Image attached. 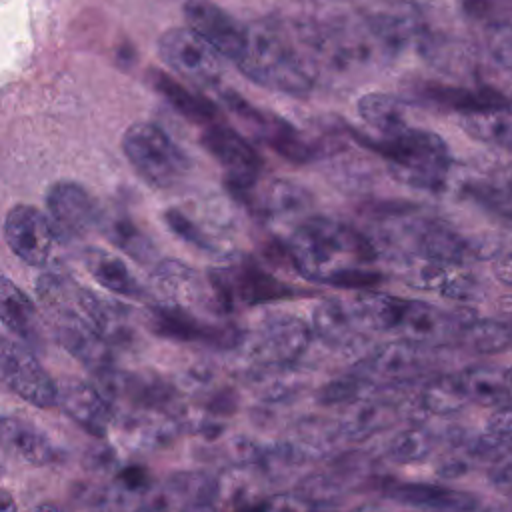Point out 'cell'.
Wrapping results in <instances>:
<instances>
[{
  "instance_id": "cell-1",
  "label": "cell",
  "mask_w": 512,
  "mask_h": 512,
  "mask_svg": "<svg viewBox=\"0 0 512 512\" xmlns=\"http://www.w3.org/2000/svg\"><path fill=\"white\" fill-rule=\"evenodd\" d=\"M284 252L286 260L316 284L334 270L376 260V248L366 234L326 216L306 218L286 240Z\"/></svg>"
},
{
  "instance_id": "cell-2",
  "label": "cell",
  "mask_w": 512,
  "mask_h": 512,
  "mask_svg": "<svg viewBox=\"0 0 512 512\" xmlns=\"http://www.w3.org/2000/svg\"><path fill=\"white\" fill-rule=\"evenodd\" d=\"M236 64L252 82L270 90L304 98L314 88L308 60L278 24L246 26L244 48Z\"/></svg>"
},
{
  "instance_id": "cell-3",
  "label": "cell",
  "mask_w": 512,
  "mask_h": 512,
  "mask_svg": "<svg viewBox=\"0 0 512 512\" xmlns=\"http://www.w3.org/2000/svg\"><path fill=\"white\" fill-rule=\"evenodd\" d=\"M348 134L354 136L358 144L382 156L396 180L428 192L444 190L452 168V154L438 134L412 126L394 136L380 138L364 136L350 128Z\"/></svg>"
},
{
  "instance_id": "cell-4",
  "label": "cell",
  "mask_w": 512,
  "mask_h": 512,
  "mask_svg": "<svg viewBox=\"0 0 512 512\" xmlns=\"http://www.w3.org/2000/svg\"><path fill=\"white\" fill-rule=\"evenodd\" d=\"M122 150L138 176L158 190L178 186L190 168L188 156L152 122H136L122 136Z\"/></svg>"
},
{
  "instance_id": "cell-5",
  "label": "cell",
  "mask_w": 512,
  "mask_h": 512,
  "mask_svg": "<svg viewBox=\"0 0 512 512\" xmlns=\"http://www.w3.org/2000/svg\"><path fill=\"white\" fill-rule=\"evenodd\" d=\"M208 284L216 306L224 312H230L238 306H256L312 294L282 282L252 260H240L232 266L212 268L208 272Z\"/></svg>"
},
{
  "instance_id": "cell-6",
  "label": "cell",
  "mask_w": 512,
  "mask_h": 512,
  "mask_svg": "<svg viewBox=\"0 0 512 512\" xmlns=\"http://www.w3.org/2000/svg\"><path fill=\"white\" fill-rule=\"evenodd\" d=\"M164 64L184 80L200 86L216 84L222 76L220 54L192 28H170L158 40Z\"/></svg>"
},
{
  "instance_id": "cell-7",
  "label": "cell",
  "mask_w": 512,
  "mask_h": 512,
  "mask_svg": "<svg viewBox=\"0 0 512 512\" xmlns=\"http://www.w3.org/2000/svg\"><path fill=\"white\" fill-rule=\"evenodd\" d=\"M202 144L222 164L226 176L224 182L232 196L238 198L258 182L262 160L254 146L234 128L220 122H210L204 128Z\"/></svg>"
},
{
  "instance_id": "cell-8",
  "label": "cell",
  "mask_w": 512,
  "mask_h": 512,
  "mask_svg": "<svg viewBox=\"0 0 512 512\" xmlns=\"http://www.w3.org/2000/svg\"><path fill=\"white\" fill-rule=\"evenodd\" d=\"M222 100L238 118H242L254 132L282 158L294 164H308L318 156V150L312 142H308L290 122L274 112L260 110L244 100L240 94L226 90L222 92Z\"/></svg>"
},
{
  "instance_id": "cell-9",
  "label": "cell",
  "mask_w": 512,
  "mask_h": 512,
  "mask_svg": "<svg viewBox=\"0 0 512 512\" xmlns=\"http://www.w3.org/2000/svg\"><path fill=\"white\" fill-rule=\"evenodd\" d=\"M148 326L154 334L178 342H204L218 348H234L242 334L232 324L202 322L190 308L174 302L148 306Z\"/></svg>"
},
{
  "instance_id": "cell-10",
  "label": "cell",
  "mask_w": 512,
  "mask_h": 512,
  "mask_svg": "<svg viewBox=\"0 0 512 512\" xmlns=\"http://www.w3.org/2000/svg\"><path fill=\"white\" fill-rule=\"evenodd\" d=\"M476 318L474 310L460 306L454 310H444L428 302L404 300L400 320L394 332L416 346H438L452 338H458L460 330Z\"/></svg>"
},
{
  "instance_id": "cell-11",
  "label": "cell",
  "mask_w": 512,
  "mask_h": 512,
  "mask_svg": "<svg viewBox=\"0 0 512 512\" xmlns=\"http://www.w3.org/2000/svg\"><path fill=\"white\" fill-rule=\"evenodd\" d=\"M0 380L38 408L56 404V382L26 348L8 338H0Z\"/></svg>"
},
{
  "instance_id": "cell-12",
  "label": "cell",
  "mask_w": 512,
  "mask_h": 512,
  "mask_svg": "<svg viewBox=\"0 0 512 512\" xmlns=\"http://www.w3.org/2000/svg\"><path fill=\"white\" fill-rule=\"evenodd\" d=\"M312 342V328L298 316L274 312L252 338V354L264 364H292Z\"/></svg>"
},
{
  "instance_id": "cell-13",
  "label": "cell",
  "mask_w": 512,
  "mask_h": 512,
  "mask_svg": "<svg viewBox=\"0 0 512 512\" xmlns=\"http://www.w3.org/2000/svg\"><path fill=\"white\" fill-rule=\"evenodd\" d=\"M406 270V278L412 286L450 300L468 302L480 298L484 292L480 278L464 262L416 256Z\"/></svg>"
},
{
  "instance_id": "cell-14",
  "label": "cell",
  "mask_w": 512,
  "mask_h": 512,
  "mask_svg": "<svg viewBox=\"0 0 512 512\" xmlns=\"http://www.w3.org/2000/svg\"><path fill=\"white\" fill-rule=\"evenodd\" d=\"M4 236L12 252L30 266L46 264L58 240L48 216L32 206H16L8 212Z\"/></svg>"
},
{
  "instance_id": "cell-15",
  "label": "cell",
  "mask_w": 512,
  "mask_h": 512,
  "mask_svg": "<svg viewBox=\"0 0 512 512\" xmlns=\"http://www.w3.org/2000/svg\"><path fill=\"white\" fill-rule=\"evenodd\" d=\"M220 498V482L206 472H176L160 488H152L140 508L150 510H200L214 508Z\"/></svg>"
},
{
  "instance_id": "cell-16",
  "label": "cell",
  "mask_w": 512,
  "mask_h": 512,
  "mask_svg": "<svg viewBox=\"0 0 512 512\" xmlns=\"http://www.w3.org/2000/svg\"><path fill=\"white\" fill-rule=\"evenodd\" d=\"M56 404L92 436H106L114 424L112 402L98 386L84 380L64 378L56 384Z\"/></svg>"
},
{
  "instance_id": "cell-17",
  "label": "cell",
  "mask_w": 512,
  "mask_h": 512,
  "mask_svg": "<svg viewBox=\"0 0 512 512\" xmlns=\"http://www.w3.org/2000/svg\"><path fill=\"white\" fill-rule=\"evenodd\" d=\"M188 28L202 36L220 56L238 60L244 48L246 26L210 0H188L184 4Z\"/></svg>"
},
{
  "instance_id": "cell-18",
  "label": "cell",
  "mask_w": 512,
  "mask_h": 512,
  "mask_svg": "<svg viewBox=\"0 0 512 512\" xmlns=\"http://www.w3.org/2000/svg\"><path fill=\"white\" fill-rule=\"evenodd\" d=\"M46 204L48 220L58 238L84 236L100 218L96 202L76 182H56L46 196Z\"/></svg>"
},
{
  "instance_id": "cell-19",
  "label": "cell",
  "mask_w": 512,
  "mask_h": 512,
  "mask_svg": "<svg viewBox=\"0 0 512 512\" xmlns=\"http://www.w3.org/2000/svg\"><path fill=\"white\" fill-rule=\"evenodd\" d=\"M426 368L422 346L408 340H396L380 346L366 356L354 370L362 374L372 386L378 384H404L420 376Z\"/></svg>"
},
{
  "instance_id": "cell-20",
  "label": "cell",
  "mask_w": 512,
  "mask_h": 512,
  "mask_svg": "<svg viewBox=\"0 0 512 512\" xmlns=\"http://www.w3.org/2000/svg\"><path fill=\"white\" fill-rule=\"evenodd\" d=\"M418 98L424 100L426 104L444 108V110H454L460 114H472L480 110H498V108H510L508 98L492 88V86H476V88H466V86H448V84H436V82H426L418 90Z\"/></svg>"
},
{
  "instance_id": "cell-21",
  "label": "cell",
  "mask_w": 512,
  "mask_h": 512,
  "mask_svg": "<svg viewBox=\"0 0 512 512\" xmlns=\"http://www.w3.org/2000/svg\"><path fill=\"white\" fill-rule=\"evenodd\" d=\"M56 334L60 344L96 376L116 368L112 344H108L90 324L82 320H58Z\"/></svg>"
},
{
  "instance_id": "cell-22",
  "label": "cell",
  "mask_w": 512,
  "mask_h": 512,
  "mask_svg": "<svg viewBox=\"0 0 512 512\" xmlns=\"http://www.w3.org/2000/svg\"><path fill=\"white\" fill-rule=\"evenodd\" d=\"M238 200L264 218L298 214L312 204L308 190L286 180H272L264 186L256 182L252 188L242 192Z\"/></svg>"
},
{
  "instance_id": "cell-23",
  "label": "cell",
  "mask_w": 512,
  "mask_h": 512,
  "mask_svg": "<svg viewBox=\"0 0 512 512\" xmlns=\"http://www.w3.org/2000/svg\"><path fill=\"white\" fill-rule=\"evenodd\" d=\"M386 498L414 508L430 510H474L480 506L470 492L454 490L442 484L428 482H392L384 490Z\"/></svg>"
},
{
  "instance_id": "cell-24",
  "label": "cell",
  "mask_w": 512,
  "mask_h": 512,
  "mask_svg": "<svg viewBox=\"0 0 512 512\" xmlns=\"http://www.w3.org/2000/svg\"><path fill=\"white\" fill-rule=\"evenodd\" d=\"M312 330L330 346H350L366 332L354 300L326 298L314 308Z\"/></svg>"
},
{
  "instance_id": "cell-25",
  "label": "cell",
  "mask_w": 512,
  "mask_h": 512,
  "mask_svg": "<svg viewBox=\"0 0 512 512\" xmlns=\"http://www.w3.org/2000/svg\"><path fill=\"white\" fill-rule=\"evenodd\" d=\"M154 288L166 298V302L180 304L184 308L202 306L204 288L198 274L178 260H156V268L152 272Z\"/></svg>"
},
{
  "instance_id": "cell-26",
  "label": "cell",
  "mask_w": 512,
  "mask_h": 512,
  "mask_svg": "<svg viewBox=\"0 0 512 512\" xmlns=\"http://www.w3.org/2000/svg\"><path fill=\"white\" fill-rule=\"evenodd\" d=\"M152 88L164 96V100L184 118H188L190 122L196 124H210L216 122L218 118V108L214 102H210L208 98L188 90L186 86H182L180 82H176L172 76H168L166 72L160 70H150L148 76Z\"/></svg>"
},
{
  "instance_id": "cell-27",
  "label": "cell",
  "mask_w": 512,
  "mask_h": 512,
  "mask_svg": "<svg viewBox=\"0 0 512 512\" xmlns=\"http://www.w3.org/2000/svg\"><path fill=\"white\" fill-rule=\"evenodd\" d=\"M460 384L468 402L482 406H508L510 402V372L504 366H472L458 372Z\"/></svg>"
},
{
  "instance_id": "cell-28",
  "label": "cell",
  "mask_w": 512,
  "mask_h": 512,
  "mask_svg": "<svg viewBox=\"0 0 512 512\" xmlns=\"http://www.w3.org/2000/svg\"><path fill=\"white\" fill-rule=\"evenodd\" d=\"M0 446L38 466L56 460V448L42 432L10 416H0Z\"/></svg>"
},
{
  "instance_id": "cell-29",
  "label": "cell",
  "mask_w": 512,
  "mask_h": 512,
  "mask_svg": "<svg viewBox=\"0 0 512 512\" xmlns=\"http://www.w3.org/2000/svg\"><path fill=\"white\" fill-rule=\"evenodd\" d=\"M84 262L90 274L96 278V282L102 284L104 288L124 298H136V300L146 298L144 286L138 282V278L128 270V266L118 256L100 248H88L84 252Z\"/></svg>"
},
{
  "instance_id": "cell-30",
  "label": "cell",
  "mask_w": 512,
  "mask_h": 512,
  "mask_svg": "<svg viewBox=\"0 0 512 512\" xmlns=\"http://www.w3.org/2000/svg\"><path fill=\"white\" fill-rule=\"evenodd\" d=\"M98 224H102L108 240L138 264H150L158 260V250L154 242L128 214L100 216Z\"/></svg>"
},
{
  "instance_id": "cell-31",
  "label": "cell",
  "mask_w": 512,
  "mask_h": 512,
  "mask_svg": "<svg viewBox=\"0 0 512 512\" xmlns=\"http://www.w3.org/2000/svg\"><path fill=\"white\" fill-rule=\"evenodd\" d=\"M358 114L360 118L380 132V136H394L408 128V114L406 104L396 96L370 92L358 100Z\"/></svg>"
},
{
  "instance_id": "cell-32",
  "label": "cell",
  "mask_w": 512,
  "mask_h": 512,
  "mask_svg": "<svg viewBox=\"0 0 512 512\" xmlns=\"http://www.w3.org/2000/svg\"><path fill=\"white\" fill-rule=\"evenodd\" d=\"M0 320L16 336L32 340L38 330V316L28 296L8 278L0 276Z\"/></svg>"
},
{
  "instance_id": "cell-33",
  "label": "cell",
  "mask_w": 512,
  "mask_h": 512,
  "mask_svg": "<svg viewBox=\"0 0 512 512\" xmlns=\"http://www.w3.org/2000/svg\"><path fill=\"white\" fill-rule=\"evenodd\" d=\"M462 130L482 144L498 146L508 150L510 148V134H512V120H510V108H498V110H480L472 114H462L460 120Z\"/></svg>"
},
{
  "instance_id": "cell-34",
  "label": "cell",
  "mask_w": 512,
  "mask_h": 512,
  "mask_svg": "<svg viewBox=\"0 0 512 512\" xmlns=\"http://www.w3.org/2000/svg\"><path fill=\"white\" fill-rule=\"evenodd\" d=\"M458 340L476 354H502L510 348V326L494 318H472L460 330Z\"/></svg>"
},
{
  "instance_id": "cell-35",
  "label": "cell",
  "mask_w": 512,
  "mask_h": 512,
  "mask_svg": "<svg viewBox=\"0 0 512 512\" xmlns=\"http://www.w3.org/2000/svg\"><path fill=\"white\" fill-rule=\"evenodd\" d=\"M420 404L424 410L438 414V416H450L460 412L464 406H468V396L460 384L458 374H446L430 380L422 392H420Z\"/></svg>"
},
{
  "instance_id": "cell-36",
  "label": "cell",
  "mask_w": 512,
  "mask_h": 512,
  "mask_svg": "<svg viewBox=\"0 0 512 512\" xmlns=\"http://www.w3.org/2000/svg\"><path fill=\"white\" fill-rule=\"evenodd\" d=\"M436 446V434L432 428L414 426L400 432L388 444V456L396 462H418L426 458Z\"/></svg>"
},
{
  "instance_id": "cell-37",
  "label": "cell",
  "mask_w": 512,
  "mask_h": 512,
  "mask_svg": "<svg viewBox=\"0 0 512 512\" xmlns=\"http://www.w3.org/2000/svg\"><path fill=\"white\" fill-rule=\"evenodd\" d=\"M462 194L466 198H470L472 202H476L478 206L494 212L496 216H500L504 222L510 220V192H508V184L498 186L492 182H482V180H474L462 186Z\"/></svg>"
},
{
  "instance_id": "cell-38",
  "label": "cell",
  "mask_w": 512,
  "mask_h": 512,
  "mask_svg": "<svg viewBox=\"0 0 512 512\" xmlns=\"http://www.w3.org/2000/svg\"><path fill=\"white\" fill-rule=\"evenodd\" d=\"M374 386L356 370H352L346 376H340L332 382H328L318 398L322 404H340V402H356L360 398H364Z\"/></svg>"
},
{
  "instance_id": "cell-39",
  "label": "cell",
  "mask_w": 512,
  "mask_h": 512,
  "mask_svg": "<svg viewBox=\"0 0 512 512\" xmlns=\"http://www.w3.org/2000/svg\"><path fill=\"white\" fill-rule=\"evenodd\" d=\"M166 226L184 242H188L190 246L204 250V252H216V244L214 240L202 230L200 224H196L188 214H184L180 208H168L162 214Z\"/></svg>"
},
{
  "instance_id": "cell-40",
  "label": "cell",
  "mask_w": 512,
  "mask_h": 512,
  "mask_svg": "<svg viewBox=\"0 0 512 512\" xmlns=\"http://www.w3.org/2000/svg\"><path fill=\"white\" fill-rule=\"evenodd\" d=\"M384 276L374 270H364L360 266H348L330 272L328 276L322 278L320 284L336 286V288H356V290H372L376 288Z\"/></svg>"
},
{
  "instance_id": "cell-41",
  "label": "cell",
  "mask_w": 512,
  "mask_h": 512,
  "mask_svg": "<svg viewBox=\"0 0 512 512\" xmlns=\"http://www.w3.org/2000/svg\"><path fill=\"white\" fill-rule=\"evenodd\" d=\"M490 480L500 486L506 488L510 486V452L492 460V468H490Z\"/></svg>"
},
{
  "instance_id": "cell-42",
  "label": "cell",
  "mask_w": 512,
  "mask_h": 512,
  "mask_svg": "<svg viewBox=\"0 0 512 512\" xmlns=\"http://www.w3.org/2000/svg\"><path fill=\"white\" fill-rule=\"evenodd\" d=\"M494 272L502 284H510V254L506 250H500L494 256Z\"/></svg>"
}]
</instances>
